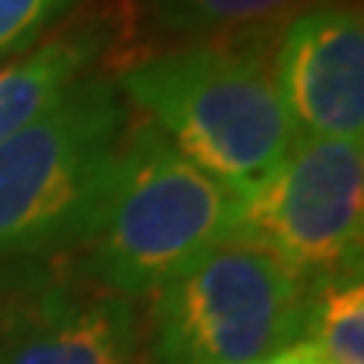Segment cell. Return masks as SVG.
<instances>
[{"mask_svg":"<svg viewBox=\"0 0 364 364\" xmlns=\"http://www.w3.org/2000/svg\"><path fill=\"white\" fill-rule=\"evenodd\" d=\"M324 364H364L361 270L334 273L307 287L304 338Z\"/></svg>","mask_w":364,"mask_h":364,"instance_id":"cell-10","label":"cell"},{"mask_svg":"<svg viewBox=\"0 0 364 364\" xmlns=\"http://www.w3.org/2000/svg\"><path fill=\"white\" fill-rule=\"evenodd\" d=\"M270 65L294 142H361L364 21L358 7L321 4L290 17L273 34Z\"/></svg>","mask_w":364,"mask_h":364,"instance_id":"cell-6","label":"cell"},{"mask_svg":"<svg viewBox=\"0 0 364 364\" xmlns=\"http://www.w3.org/2000/svg\"><path fill=\"white\" fill-rule=\"evenodd\" d=\"M307 284L247 240H220L152 294L156 364H253L304 338Z\"/></svg>","mask_w":364,"mask_h":364,"instance_id":"cell-4","label":"cell"},{"mask_svg":"<svg viewBox=\"0 0 364 364\" xmlns=\"http://www.w3.org/2000/svg\"><path fill=\"white\" fill-rule=\"evenodd\" d=\"M236 193L129 118L98 213L85 236L88 280L118 297H152L233 230Z\"/></svg>","mask_w":364,"mask_h":364,"instance_id":"cell-2","label":"cell"},{"mask_svg":"<svg viewBox=\"0 0 364 364\" xmlns=\"http://www.w3.org/2000/svg\"><path fill=\"white\" fill-rule=\"evenodd\" d=\"M324 0H142L145 27L159 41H223L277 34L297 14Z\"/></svg>","mask_w":364,"mask_h":364,"instance_id":"cell-9","label":"cell"},{"mask_svg":"<svg viewBox=\"0 0 364 364\" xmlns=\"http://www.w3.org/2000/svg\"><path fill=\"white\" fill-rule=\"evenodd\" d=\"M233 193L230 236L270 253L307 287L334 273L361 270V142H294L267 176Z\"/></svg>","mask_w":364,"mask_h":364,"instance_id":"cell-5","label":"cell"},{"mask_svg":"<svg viewBox=\"0 0 364 364\" xmlns=\"http://www.w3.org/2000/svg\"><path fill=\"white\" fill-rule=\"evenodd\" d=\"M125 129L129 105L115 78L88 75L0 142V263L85 243Z\"/></svg>","mask_w":364,"mask_h":364,"instance_id":"cell-3","label":"cell"},{"mask_svg":"<svg viewBox=\"0 0 364 364\" xmlns=\"http://www.w3.org/2000/svg\"><path fill=\"white\" fill-rule=\"evenodd\" d=\"M85 0H0V65L34 48Z\"/></svg>","mask_w":364,"mask_h":364,"instance_id":"cell-11","label":"cell"},{"mask_svg":"<svg viewBox=\"0 0 364 364\" xmlns=\"http://www.w3.org/2000/svg\"><path fill=\"white\" fill-rule=\"evenodd\" d=\"M132 300L95 280L48 284L0 311V364H132Z\"/></svg>","mask_w":364,"mask_h":364,"instance_id":"cell-7","label":"cell"},{"mask_svg":"<svg viewBox=\"0 0 364 364\" xmlns=\"http://www.w3.org/2000/svg\"><path fill=\"white\" fill-rule=\"evenodd\" d=\"M253 364H324V361H321V354L314 351L307 341H297V344H290L284 351L270 354V358H260V361H253Z\"/></svg>","mask_w":364,"mask_h":364,"instance_id":"cell-12","label":"cell"},{"mask_svg":"<svg viewBox=\"0 0 364 364\" xmlns=\"http://www.w3.org/2000/svg\"><path fill=\"white\" fill-rule=\"evenodd\" d=\"M273 34L169 44L115 78L125 105L196 169L243 189L294 145L273 85Z\"/></svg>","mask_w":364,"mask_h":364,"instance_id":"cell-1","label":"cell"},{"mask_svg":"<svg viewBox=\"0 0 364 364\" xmlns=\"http://www.w3.org/2000/svg\"><path fill=\"white\" fill-rule=\"evenodd\" d=\"M118 27L112 17L95 14L41 38L34 48L0 65V142L27 129L34 118L65 98L91 75V68L112 48Z\"/></svg>","mask_w":364,"mask_h":364,"instance_id":"cell-8","label":"cell"}]
</instances>
